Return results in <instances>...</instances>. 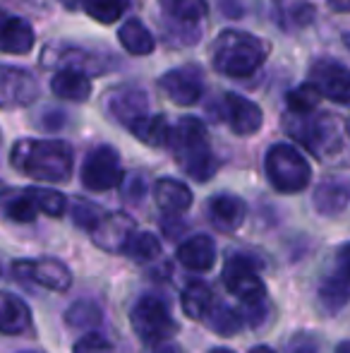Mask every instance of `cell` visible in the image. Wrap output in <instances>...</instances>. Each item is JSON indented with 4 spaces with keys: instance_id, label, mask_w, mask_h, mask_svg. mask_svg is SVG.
Masks as SVG:
<instances>
[{
    "instance_id": "22",
    "label": "cell",
    "mask_w": 350,
    "mask_h": 353,
    "mask_svg": "<svg viewBox=\"0 0 350 353\" xmlns=\"http://www.w3.org/2000/svg\"><path fill=\"white\" fill-rule=\"evenodd\" d=\"M51 89L63 101H87L91 94V82L82 70H61L53 74Z\"/></svg>"
},
{
    "instance_id": "2",
    "label": "cell",
    "mask_w": 350,
    "mask_h": 353,
    "mask_svg": "<svg viewBox=\"0 0 350 353\" xmlns=\"http://www.w3.org/2000/svg\"><path fill=\"white\" fill-rule=\"evenodd\" d=\"M269 56V46L254 34L226 29L211 43V65L226 77L243 79L262 68Z\"/></svg>"
},
{
    "instance_id": "1",
    "label": "cell",
    "mask_w": 350,
    "mask_h": 353,
    "mask_svg": "<svg viewBox=\"0 0 350 353\" xmlns=\"http://www.w3.org/2000/svg\"><path fill=\"white\" fill-rule=\"evenodd\" d=\"M19 173L41 183H65L72 176V149L61 140H19L10 152Z\"/></svg>"
},
{
    "instance_id": "44",
    "label": "cell",
    "mask_w": 350,
    "mask_h": 353,
    "mask_svg": "<svg viewBox=\"0 0 350 353\" xmlns=\"http://www.w3.org/2000/svg\"><path fill=\"white\" fill-rule=\"evenodd\" d=\"M3 192H5V185H3V183H0V195H3Z\"/></svg>"
},
{
    "instance_id": "7",
    "label": "cell",
    "mask_w": 350,
    "mask_h": 353,
    "mask_svg": "<svg viewBox=\"0 0 350 353\" xmlns=\"http://www.w3.org/2000/svg\"><path fill=\"white\" fill-rule=\"evenodd\" d=\"M82 183H85L87 190L94 192H106L113 190L122 183V163L120 154L116 152V147H101L91 149L85 159V166H82Z\"/></svg>"
},
{
    "instance_id": "31",
    "label": "cell",
    "mask_w": 350,
    "mask_h": 353,
    "mask_svg": "<svg viewBox=\"0 0 350 353\" xmlns=\"http://www.w3.org/2000/svg\"><path fill=\"white\" fill-rule=\"evenodd\" d=\"M125 255H130L132 260H137V262H151L161 255V241L149 231L135 233L130 245H127Z\"/></svg>"
},
{
    "instance_id": "21",
    "label": "cell",
    "mask_w": 350,
    "mask_h": 353,
    "mask_svg": "<svg viewBox=\"0 0 350 353\" xmlns=\"http://www.w3.org/2000/svg\"><path fill=\"white\" fill-rule=\"evenodd\" d=\"M154 200L166 214H182L192 207V190L173 178H161L154 185Z\"/></svg>"
},
{
    "instance_id": "20",
    "label": "cell",
    "mask_w": 350,
    "mask_h": 353,
    "mask_svg": "<svg viewBox=\"0 0 350 353\" xmlns=\"http://www.w3.org/2000/svg\"><path fill=\"white\" fill-rule=\"evenodd\" d=\"M350 202V185L341 181H324L314 188L312 205L322 216H336L348 207Z\"/></svg>"
},
{
    "instance_id": "38",
    "label": "cell",
    "mask_w": 350,
    "mask_h": 353,
    "mask_svg": "<svg viewBox=\"0 0 350 353\" xmlns=\"http://www.w3.org/2000/svg\"><path fill=\"white\" fill-rule=\"evenodd\" d=\"M317 341L309 334H298L293 341H290V353H317Z\"/></svg>"
},
{
    "instance_id": "37",
    "label": "cell",
    "mask_w": 350,
    "mask_h": 353,
    "mask_svg": "<svg viewBox=\"0 0 350 353\" xmlns=\"http://www.w3.org/2000/svg\"><path fill=\"white\" fill-rule=\"evenodd\" d=\"M336 274L338 279L350 283V243H343L336 250Z\"/></svg>"
},
{
    "instance_id": "24",
    "label": "cell",
    "mask_w": 350,
    "mask_h": 353,
    "mask_svg": "<svg viewBox=\"0 0 350 353\" xmlns=\"http://www.w3.org/2000/svg\"><path fill=\"white\" fill-rule=\"evenodd\" d=\"M118 41L132 56H149L154 51L156 41L151 32L140 22V19H127L120 29H118Z\"/></svg>"
},
{
    "instance_id": "41",
    "label": "cell",
    "mask_w": 350,
    "mask_h": 353,
    "mask_svg": "<svg viewBox=\"0 0 350 353\" xmlns=\"http://www.w3.org/2000/svg\"><path fill=\"white\" fill-rule=\"evenodd\" d=\"M336 353H350V341H343V344H338Z\"/></svg>"
},
{
    "instance_id": "4",
    "label": "cell",
    "mask_w": 350,
    "mask_h": 353,
    "mask_svg": "<svg viewBox=\"0 0 350 353\" xmlns=\"http://www.w3.org/2000/svg\"><path fill=\"white\" fill-rule=\"evenodd\" d=\"M264 171L269 183L278 192L293 195V192H303L312 181V168L309 161L303 157L298 147L293 144H274L264 157Z\"/></svg>"
},
{
    "instance_id": "43",
    "label": "cell",
    "mask_w": 350,
    "mask_h": 353,
    "mask_svg": "<svg viewBox=\"0 0 350 353\" xmlns=\"http://www.w3.org/2000/svg\"><path fill=\"white\" fill-rule=\"evenodd\" d=\"M209 353H235V351H230V349H211Z\"/></svg>"
},
{
    "instance_id": "30",
    "label": "cell",
    "mask_w": 350,
    "mask_h": 353,
    "mask_svg": "<svg viewBox=\"0 0 350 353\" xmlns=\"http://www.w3.org/2000/svg\"><path fill=\"white\" fill-rule=\"evenodd\" d=\"M24 192L32 197V202L36 205V210L48 214V216H63L67 210L65 195L58 192V190H48V188H29V190H24Z\"/></svg>"
},
{
    "instance_id": "5",
    "label": "cell",
    "mask_w": 350,
    "mask_h": 353,
    "mask_svg": "<svg viewBox=\"0 0 350 353\" xmlns=\"http://www.w3.org/2000/svg\"><path fill=\"white\" fill-rule=\"evenodd\" d=\"M130 322L132 330L137 332V336L142 341H146V344L166 341L175 332V322L171 317L168 307L156 296H142L135 303V307H132Z\"/></svg>"
},
{
    "instance_id": "16",
    "label": "cell",
    "mask_w": 350,
    "mask_h": 353,
    "mask_svg": "<svg viewBox=\"0 0 350 353\" xmlns=\"http://www.w3.org/2000/svg\"><path fill=\"white\" fill-rule=\"evenodd\" d=\"M108 108H111V116L118 123H122L125 128H130L135 121L146 116V108H149V99H146L144 89L140 87H122L118 92L111 94L108 99Z\"/></svg>"
},
{
    "instance_id": "6",
    "label": "cell",
    "mask_w": 350,
    "mask_h": 353,
    "mask_svg": "<svg viewBox=\"0 0 350 353\" xmlns=\"http://www.w3.org/2000/svg\"><path fill=\"white\" fill-rule=\"evenodd\" d=\"M223 281L228 286V291L235 298H240L248 307L264 305L266 286L262 276L257 274L254 260H250L245 255H233L223 267Z\"/></svg>"
},
{
    "instance_id": "13",
    "label": "cell",
    "mask_w": 350,
    "mask_h": 353,
    "mask_svg": "<svg viewBox=\"0 0 350 353\" xmlns=\"http://www.w3.org/2000/svg\"><path fill=\"white\" fill-rule=\"evenodd\" d=\"M223 106H226V121H228L230 130L240 137H248L259 132L264 123L262 108L254 101H250L248 97H240L235 92H228L223 97Z\"/></svg>"
},
{
    "instance_id": "10",
    "label": "cell",
    "mask_w": 350,
    "mask_h": 353,
    "mask_svg": "<svg viewBox=\"0 0 350 353\" xmlns=\"http://www.w3.org/2000/svg\"><path fill=\"white\" fill-rule=\"evenodd\" d=\"M39 97V82L22 68L0 65V108L29 106Z\"/></svg>"
},
{
    "instance_id": "34",
    "label": "cell",
    "mask_w": 350,
    "mask_h": 353,
    "mask_svg": "<svg viewBox=\"0 0 350 353\" xmlns=\"http://www.w3.org/2000/svg\"><path fill=\"white\" fill-rule=\"evenodd\" d=\"M36 205L32 202V197L27 195V192H22L19 197H14V200L8 202V207H5V214H8L12 221L17 223H29L36 219Z\"/></svg>"
},
{
    "instance_id": "46",
    "label": "cell",
    "mask_w": 350,
    "mask_h": 353,
    "mask_svg": "<svg viewBox=\"0 0 350 353\" xmlns=\"http://www.w3.org/2000/svg\"><path fill=\"white\" fill-rule=\"evenodd\" d=\"M348 130H350V125H348Z\"/></svg>"
},
{
    "instance_id": "36",
    "label": "cell",
    "mask_w": 350,
    "mask_h": 353,
    "mask_svg": "<svg viewBox=\"0 0 350 353\" xmlns=\"http://www.w3.org/2000/svg\"><path fill=\"white\" fill-rule=\"evenodd\" d=\"M75 353H113V346L108 344L106 336L96 334V332H87L75 344Z\"/></svg>"
},
{
    "instance_id": "14",
    "label": "cell",
    "mask_w": 350,
    "mask_h": 353,
    "mask_svg": "<svg viewBox=\"0 0 350 353\" xmlns=\"http://www.w3.org/2000/svg\"><path fill=\"white\" fill-rule=\"evenodd\" d=\"M132 236H135V221L127 214H111L103 216V221L94 231V243L101 250L108 252H125L130 245Z\"/></svg>"
},
{
    "instance_id": "25",
    "label": "cell",
    "mask_w": 350,
    "mask_h": 353,
    "mask_svg": "<svg viewBox=\"0 0 350 353\" xmlns=\"http://www.w3.org/2000/svg\"><path fill=\"white\" fill-rule=\"evenodd\" d=\"M127 130L140 142L149 144V147H166L171 140V128L164 116H144L132 123Z\"/></svg>"
},
{
    "instance_id": "12",
    "label": "cell",
    "mask_w": 350,
    "mask_h": 353,
    "mask_svg": "<svg viewBox=\"0 0 350 353\" xmlns=\"http://www.w3.org/2000/svg\"><path fill=\"white\" fill-rule=\"evenodd\" d=\"M288 132L317 157H324L327 149L336 142V123H331V118L327 116L300 118L295 123H288Z\"/></svg>"
},
{
    "instance_id": "27",
    "label": "cell",
    "mask_w": 350,
    "mask_h": 353,
    "mask_svg": "<svg viewBox=\"0 0 350 353\" xmlns=\"http://www.w3.org/2000/svg\"><path fill=\"white\" fill-rule=\"evenodd\" d=\"M317 298H319V305L333 315L341 307H346V303L350 301V286L343 279H338V276H329L319 286Z\"/></svg>"
},
{
    "instance_id": "33",
    "label": "cell",
    "mask_w": 350,
    "mask_h": 353,
    "mask_svg": "<svg viewBox=\"0 0 350 353\" xmlns=\"http://www.w3.org/2000/svg\"><path fill=\"white\" fill-rule=\"evenodd\" d=\"M65 322L75 330H91L101 322V310L98 305H94L91 301H77L75 305H70V310L65 312Z\"/></svg>"
},
{
    "instance_id": "42",
    "label": "cell",
    "mask_w": 350,
    "mask_h": 353,
    "mask_svg": "<svg viewBox=\"0 0 350 353\" xmlns=\"http://www.w3.org/2000/svg\"><path fill=\"white\" fill-rule=\"evenodd\" d=\"M250 353H276V351H271L269 346H254V349L250 351Z\"/></svg>"
},
{
    "instance_id": "28",
    "label": "cell",
    "mask_w": 350,
    "mask_h": 353,
    "mask_svg": "<svg viewBox=\"0 0 350 353\" xmlns=\"http://www.w3.org/2000/svg\"><path fill=\"white\" fill-rule=\"evenodd\" d=\"M319 101H322V94H319V89L314 87L312 82L300 84V87H295L293 92H288V97H285L288 111L295 113V116H303V118L309 116V113L319 106Z\"/></svg>"
},
{
    "instance_id": "19",
    "label": "cell",
    "mask_w": 350,
    "mask_h": 353,
    "mask_svg": "<svg viewBox=\"0 0 350 353\" xmlns=\"http://www.w3.org/2000/svg\"><path fill=\"white\" fill-rule=\"evenodd\" d=\"M32 327L29 305L10 291H0V332L8 336H17Z\"/></svg>"
},
{
    "instance_id": "32",
    "label": "cell",
    "mask_w": 350,
    "mask_h": 353,
    "mask_svg": "<svg viewBox=\"0 0 350 353\" xmlns=\"http://www.w3.org/2000/svg\"><path fill=\"white\" fill-rule=\"evenodd\" d=\"M82 8L96 22L113 24L125 12V0H82Z\"/></svg>"
},
{
    "instance_id": "15",
    "label": "cell",
    "mask_w": 350,
    "mask_h": 353,
    "mask_svg": "<svg viewBox=\"0 0 350 353\" xmlns=\"http://www.w3.org/2000/svg\"><path fill=\"white\" fill-rule=\"evenodd\" d=\"M34 48V29L27 19L0 10V51L24 56Z\"/></svg>"
},
{
    "instance_id": "11",
    "label": "cell",
    "mask_w": 350,
    "mask_h": 353,
    "mask_svg": "<svg viewBox=\"0 0 350 353\" xmlns=\"http://www.w3.org/2000/svg\"><path fill=\"white\" fill-rule=\"evenodd\" d=\"M14 274L22 279H32L34 283L51 291H67L72 283V274L56 257H41V260H22L14 262Z\"/></svg>"
},
{
    "instance_id": "3",
    "label": "cell",
    "mask_w": 350,
    "mask_h": 353,
    "mask_svg": "<svg viewBox=\"0 0 350 353\" xmlns=\"http://www.w3.org/2000/svg\"><path fill=\"white\" fill-rule=\"evenodd\" d=\"M171 149L175 154V161L190 178L197 183H206L216 176L219 161L211 152L209 135L199 118H180L175 128H171Z\"/></svg>"
},
{
    "instance_id": "23",
    "label": "cell",
    "mask_w": 350,
    "mask_h": 353,
    "mask_svg": "<svg viewBox=\"0 0 350 353\" xmlns=\"http://www.w3.org/2000/svg\"><path fill=\"white\" fill-rule=\"evenodd\" d=\"M180 303H182V312H185L190 320L204 322L219 301L214 298V293H211V288L206 286V283L195 281V283H190L185 291H182Z\"/></svg>"
},
{
    "instance_id": "9",
    "label": "cell",
    "mask_w": 350,
    "mask_h": 353,
    "mask_svg": "<svg viewBox=\"0 0 350 353\" xmlns=\"http://www.w3.org/2000/svg\"><path fill=\"white\" fill-rule=\"evenodd\" d=\"M159 87L175 106H195L204 94V77L199 68H175L161 74Z\"/></svg>"
},
{
    "instance_id": "18",
    "label": "cell",
    "mask_w": 350,
    "mask_h": 353,
    "mask_svg": "<svg viewBox=\"0 0 350 353\" xmlns=\"http://www.w3.org/2000/svg\"><path fill=\"white\" fill-rule=\"evenodd\" d=\"M177 260H180L182 267L192 272H206L214 267L216 262V243L211 236H192L177 248Z\"/></svg>"
},
{
    "instance_id": "39",
    "label": "cell",
    "mask_w": 350,
    "mask_h": 353,
    "mask_svg": "<svg viewBox=\"0 0 350 353\" xmlns=\"http://www.w3.org/2000/svg\"><path fill=\"white\" fill-rule=\"evenodd\" d=\"M327 3L336 12H350V0H327Z\"/></svg>"
},
{
    "instance_id": "29",
    "label": "cell",
    "mask_w": 350,
    "mask_h": 353,
    "mask_svg": "<svg viewBox=\"0 0 350 353\" xmlns=\"http://www.w3.org/2000/svg\"><path fill=\"white\" fill-rule=\"evenodd\" d=\"M204 322L216 332V334H221V336L238 334L240 327H243V317H240L238 312L233 310V307L223 305V303H216L214 310L209 312V317H206Z\"/></svg>"
},
{
    "instance_id": "40",
    "label": "cell",
    "mask_w": 350,
    "mask_h": 353,
    "mask_svg": "<svg viewBox=\"0 0 350 353\" xmlns=\"http://www.w3.org/2000/svg\"><path fill=\"white\" fill-rule=\"evenodd\" d=\"M154 353H180V346L177 344H161Z\"/></svg>"
},
{
    "instance_id": "26",
    "label": "cell",
    "mask_w": 350,
    "mask_h": 353,
    "mask_svg": "<svg viewBox=\"0 0 350 353\" xmlns=\"http://www.w3.org/2000/svg\"><path fill=\"white\" fill-rule=\"evenodd\" d=\"M159 3L171 19L182 22V24L199 22V19H204L206 12H209L206 0H159Z\"/></svg>"
},
{
    "instance_id": "45",
    "label": "cell",
    "mask_w": 350,
    "mask_h": 353,
    "mask_svg": "<svg viewBox=\"0 0 350 353\" xmlns=\"http://www.w3.org/2000/svg\"><path fill=\"white\" fill-rule=\"evenodd\" d=\"M22 353H41V351H22Z\"/></svg>"
},
{
    "instance_id": "35",
    "label": "cell",
    "mask_w": 350,
    "mask_h": 353,
    "mask_svg": "<svg viewBox=\"0 0 350 353\" xmlns=\"http://www.w3.org/2000/svg\"><path fill=\"white\" fill-rule=\"evenodd\" d=\"M72 219L80 228H87V231H96V226L103 221V216H98V210L89 202H75L72 207Z\"/></svg>"
},
{
    "instance_id": "17",
    "label": "cell",
    "mask_w": 350,
    "mask_h": 353,
    "mask_svg": "<svg viewBox=\"0 0 350 353\" xmlns=\"http://www.w3.org/2000/svg\"><path fill=\"white\" fill-rule=\"evenodd\" d=\"M206 210H209L211 223L223 233L238 231V228L243 226L245 216H248V205H245L240 197L226 195V192L223 195L211 197L209 205H206Z\"/></svg>"
},
{
    "instance_id": "8",
    "label": "cell",
    "mask_w": 350,
    "mask_h": 353,
    "mask_svg": "<svg viewBox=\"0 0 350 353\" xmlns=\"http://www.w3.org/2000/svg\"><path fill=\"white\" fill-rule=\"evenodd\" d=\"M309 82L319 89L322 99L350 106V70L331 58H319L309 70Z\"/></svg>"
}]
</instances>
